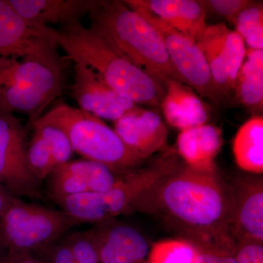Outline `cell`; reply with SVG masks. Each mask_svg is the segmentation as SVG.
I'll return each instance as SVG.
<instances>
[{"label": "cell", "instance_id": "28", "mask_svg": "<svg viewBox=\"0 0 263 263\" xmlns=\"http://www.w3.org/2000/svg\"><path fill=\"white\" fill-rule=\"evenodd\" d=\"M206 10L219 15L234 26L236 19L253 1L249 0H204Z\"/></svg>", "mask_w": 263, "mask_h": 263}, {"label": "cell", "instance_id": "13", "mask_svg": "<svg viewBox=\"0 0 263 263\" xmlns=\"http://www.w3.org/2000/svg\"><path fill=\"white\" fill-rule=\"evenodd\" d=\"M124 173L94 161L70 160L57 167L48 176V191L53 200L81 194L103 193L113 187Z\"/></svg>", "mask_w": 263, "mask_h": 263}, {"label": "cell", "instance_id": "32", "mask_svg": "<svg viewBox=\"0 0 263 263\" xmlns=\"http://www.w3.org/2000/svg\"><path fill=\"white\" fill-rule=\"evenodd\" d=\"M16 198L0 184V218Z\"/></svg>", "mask_w": 263, "mask_h": 263}, {"label": "cell", "instance_id": "11", "mask_svg": "<svg viewBox=\"0 0 263 263\" xmlns=\"http://www.w3.org/2000/svg\"><path fill=\"white\" fill-rule=\"evenodd\" d=\"M55 29L24 20L8 0H0V57L58 54Z\"/></svg>", "mask_w": 263, "mask_h": 263}, {"label": "cell", "instance_id": "22", "mask_svg": "<svg viewBox=\"0 0 263 263\" xmlns=\"http://www.w3.org/2000/svg\"><path fill=\"white\" fill-rule=\"evenodd\" d=\"M233 151L238 167L247 172L263 173V117L255 115L237 132Z\"/></svg>", "mask_w": 263, "mask_h": 263}, {"label": "cell", "instance_id": "12", "mask_svg": "<svg viewBox=\"0 0 263 263\" xmlns=\"http://www.w3.org/2000/svg\"><path fill=\"white\" fill-rule=\"evenodd\" d=\"M73 64L70 97L81 110L99 119L116 122L138 105L112 89L92 69Z\"/></svg>", "mask_w": 263, "mask_h": 263}, {"label": "cell", "instance_id": "17", "mask_svg": "<svg viewBox=\"0 0 263 263\" xmlns=\"http://www.w3.org/2000/svg\"><path fill=\"white\" fill-rule=\"evenodd\" d=\"M170 27L198 43L207 27V10L200 0H130Z\"/></svg>", "mask_w": 263, "mask_h": 263}, {"label": "cell", "instance_id": "1", "mask_svg": "<svg viewBox=\"0 0 263 263\" xmlns=\"http://www.w3.org/2000/svg\"><path fill=\"white\" fill-rule=\"evenodd\" d=\"M153 192L162 210L204 238L198 245L234 243L228 230L232 195L215 170L176 167Z\"/></svg>", "mask_w": 263, "mask_h": 263}, {"label": "cell", "instance_id": "8", "mask_svg": "<svg viewBox=\"0 0 263 263\" xmlns=\"http://www.w3.org/2000/svg\"><path fill=\"white\" fill-rule=\"evenodd\" d=\"M123 2L148 21L157 30L175 68L186 84L200 98H207L216 104L221 103L214 87L206 60L198 45L164 23L149 10L133 4L130 0Z\"/></svg>", "mask_w": 263, "mask_h": 263}, {"label": "cell", "instance_id": "10", "mask_svg": "<svg viewBox=\"0 0 263 263\" xmlns=\"http://www.w3.org/2000/svg\"><path fill=\"white\" fill-rule=\"evenodd\" d=\"M197 44L205 57L221 102L234 98L235 81L247 51L243 39L226 24H216L207 26Z\"/></svg>", "mask_w": 263, "mask_h": 263}, {"label": "cell", "instance_id": "31", "mask_svg": "<svg viewBox=\"0 0 263 263\" xmlns=\"http://www.w3.org/2000/svg\"><path fill=\"white\" fill-rule=\"evenodd\" d=\"M0 263H49L39 254L15 252L0 247Z\"/></svg>", "mask_w": 263, "mask_h": 263}, {"label": "cell", "instance_id": "29", "mask_svg": "<svg viewBox=\"0 0 263 263\" xmlns=\"http://www.w3.org/2000/svg\"><path fill=\"white\" fill-rule=\"evenodd\" d=\"M234 257L237 263H263L262 242L251 240L237 242Z\"/></svg>", "mask_w": 263, "mask_h": 263}, {"label": "cell", "instance_id": "27", "mask_svg": "<svg viewBox=\"0 0 263 263\" xmlns=\"http://www.w3.org/2000/svg\"><path fill=\"white\" fill-rule=\"evenodd\" d=\"M32 126L41 132L51 146L56 167L70 161L73 150L68 138L61 129L52 124L38 122Z\"/></svg>", "mask_w": 263, "mask_h": 263}, {"label": "cell", "instance_id": "9", "mask_svg": "<svg viewBox=\"0 0 263 263\" xmlns=\"http://www.w3.org/2000/svg\"><path fill=\"white\" fill-rule=\"evenodd\" d=\"M27 132L14 114L0 113V184L13 196L39 199L41 181L29 169Z\"/></svg>", "mask_w": 263, "mask_h": 263}, {"label": "cell", "instance_id": "23", "mask_svg": "<svg viewBox=\"0 0 263 263\" xmlns=\"http://www.w3.org/2000/svg\"><path fill=\"white\" fill-rule=\"evenodd\" d=\"M46 254L49 263H100L91 230L67 235Z\"/></svg>", "mask_w": 263, "mask_h": 263}, {"label": "cell", "instance_id": "6", "mask_svg": "<svg viewBox=\"0 0 263 263\" xmlns=\"http://www.w3.org/2000/svg\"><path fill=\"white\" fill-rule=\"evenodd\" d=\"M36 122L60 128L73 152L118 173L136 169L146 160L127 147L102 119L67 104H58Z\"/></svg>", "mask_w": 263, "mask_h": 263}, {"label": "cell", "instance_id": "30", "mask_svg": "<svg viewBox=\"0 0 263 263\" xmlns=\"http://www.w3.org/2000/svg\"><path fill=\"white\" fill-rule=\"evenodd\" d=\"M195 247L198 251L196 263H237L234 252L228 249L202 245Z\"/></svg>", "mask_w": 263, "mask_h": 263}, {"label": "cell", "instance_id": "5", "mask_svg": "<svg viewBox=\"0 0 263 263\" xmlns=\"http://www.w3.org/2000/svg\"><path fill=\"white\" fill-rule=\"evenodd\" d=\"M176 154L166 151L160 159L145 168L124 173L113 187L103 193H86L57 199L61 210L84 223H98L113 219L136 209L176 168Z\"/></svg>", "mask_w": 263, "mask_h": 263}, {"label": "cell", "instance_id": "15", "mask_svg": "<svg viewBox=\"0 0 263 263\" xmlns=\"http://www.w3.org/2000/svg\"><path fill=\"white\" fill-rule=\"evenodd\" d=\"M96 224L91 230L100 263H146L151 247L140 232L108 220Z\"/></svg>", "mask_w": 263, "mask_h": 263}, {"label": "cell", "instance_id": "14", "mask_svg": "<svg viewBox=\"0 0 263 263\" xmlns=\"http://www.w3.org/2000/svg\"><path fill=\"white\" fill-rule=\"evenodd\" d=\"M114 122L118 136L143 158L165 149L168 131L157 112L136 105Z\"/></svg>", "mask_w": 263, "mask_h": 263}, {"label": "cell", "instance_id": "19", "mask_svg": "<svg viewBox=\"0 0 263 263\" xmlns=\"http://www.w3.org/2000/svg\"><path fill=\"white\" fill-rule=\"evenodd\" d=\"M164 86L165 92L160 108L170 125L182 131L206 124V105L195 91L174 80L166 81Z\"/></svg>", "mask_w": 263, "mask_h": 263}, {"label": "cell", "instance_id": "25", "mask_svg": "<svg viewBox=\"0 0 263 263\" xmlns=\"http://www.w3.org/2000/svg\"><path fill=\"white\" fill-rule=\"evenodd\" d=\"M235 32L252 49H263L262 3L253 1L240 13L234 24Z\"/></svg>", "mask_w": 263, "mask_h": 263}, {"label": "cell", "instance_id": "3", "mask_svg": "<svg viewBox=\"0 0 263 263\" xmlns=\"http://www.w3.org/2000/svg\"><path fill=\"white\" fill-rule=\"evenodd\" d=\"M88 16L90 28L162 84L167 80L186 84L157 30L124 2L92 0Z\"/></svg>", "mask_w": 263, "mask_h": 263}, {"label": "cell", "instance_id": "2", "mask_svg": "<svg viewBox=\"0 0 263 263\" xmlns=\"http://www.w3.org/2000/svg\"><path fill=\"white\" fill-rule=\"evenodd\" d=\"M55 38L70 61L92 69L124 98L136 105L160 108L165 92L164 85L92 29L78 22L55 29Z\"/></svg>", "mask_w": 263, "mask_h": 263}, {"label": "cell", "instance_id": "4", "mask_svg": "<svg viewBox=\"0 0 263 263\" xmlns=\"http://www.w3.org/2000/svg\"><path fill=\"white\" fill-rule=\"evenodd\" d=\"M70 60L50 57H0V113L27 116L32 126L61 96Z\"/></svg>", "mask_w": 263, "mask_h": 263}, {"label": "cell", "instance_id": "18", "mask_svg": "<svg viewBox=\"0 0 263 263\" xmlns=\"http://www.w3.org/2000/svg\"><path fill=\"white\" fill-rule=\"evenodd\" d=\"M15 11L32 25L62 27L81 22L92 0H8Z\"/></svg>", "mask_w": 263, "mask_h": 263}, {"label": "cell", "instance_id": "24", "mask_svg": "<svg viewBox=\"0 0 263 263\" xmlns=\"http://www.w3.org/2000/svg\"><path fill=\"white\" fill-rule=\"evenodd\" d=\"M197 254V247L188 240H164L152 245L146 263H196Z\"/></svg>", "mask_w": 263, "mask_h": 263}, {"label": "cell", "instance_id": "7", "mask_svg": "<svg viewBox=\"0 0 263 263\" xmlns=\"http://www.w3.org/2000/svg\"><path fill=\"white\" fill-rule=\"evenodd\" d=\"M83 223L61 209L16 198L0 218V247L41 254Z\"/></svg>", "mask_w": 263, "mask_h": 263}, {"label": "cell", "instance_id": "21", "mask_svg": "<svg viewBox=\"0 0 263 263\" xmlns=\"http://www.w3.org/2000/svg\"><path fill=\"white\" fill-rule=\"evenodd\" d=\"M235 101L254 114L263 108V50L249 48L246 51L235 81Z\"/></svg>", "mask_w": 263, "mask_h": 263}, {"label": "cell", "instance_id": "16", "mask_svg": "<svg viewBox=\"0 0 263 263\" xmlns=\"http://www.w3.org/2000/svg\"><path fill=\"white\" fill-rule=\"evenodd\" d=\"M232 192V209L228 230L237 242L263 243V183L262 179L240 181ZM236 242V243H237Z\"/></svg>", "mask_w": 263, "mask_h": 263}, {"label": "cell", "instance_id": "26", "mask_svg": "<svg viewBox=\"0 0 263 263\" xmlns=\"http://www.w3.org/2000/svg\"><path fill=\"white\" fill-rule=\"evenodd\" d=\"M33 129L32 139L27 143V163L36 179L42 182L56 168V165L48 141L37 129Z\"/></svg>", "mask_w": 263, "mask_h": 263}, {"label": "cell", "instance_id": "20", "mask_svg": "<svg viewBox=\"0 0 263 263\" xmlns=\"http://www.w3.org/2000/svg\"><path fill=\"white\" fill-rule=\"evenodd\" d=\"M222 146L219 127L202 124L182 130L178 136L177 150L189 167L202 171L215 170L214 160Z\"/></svg>", "mask_w": 263, "mask_h": 263}]
</instances>
